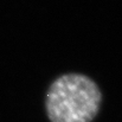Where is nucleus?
I'll use <instances>...</instances> for the list:
<instances>
[{"instance_id": "obj_1", "label": "nucleus", "mask_w": 122, "mask_h": 122, "mask_svg": "<svg viewBox=\"0 0 122 122\" xmlns=\"http://www.w3.org/2000/svg\"><path fill=\"white\" fill-rule=\"evenodd\" d=\"M102 104L97 83L83 74H65L52 82L45 96L50 122H92Z\"/></svg>"}]
</instances>
